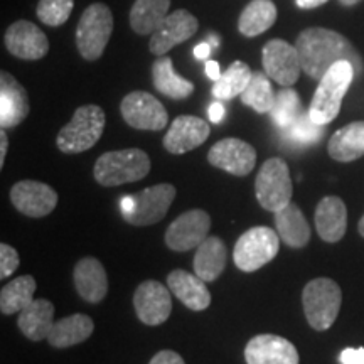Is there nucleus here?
Returning a JSON list of instances; mask_svg holds the SVG:
<instances>
[{"label": "nucleus", "mask_w": 364, "mask_h": 364, "mask_svg": "<svg viewBox=\"0 0 364 364\" xmlns=\"http://www.w3.org/2000/svg\"><path fill=\"white\" fill-rule=\"evenodd\" d=\"M297 48L302 71L321 80L338 61H349L356 73L363 71V59L348 38L324 27H309L299 34Z\"/></svg>", "instance_id": "nucleus-1"}, {"label": "nucleus", "mask_w": 364, "mask_h": 364, "mask_svg": "<svg viewBox=\"0 0 364 364\" xmlns=\"http://www.w3.org/2000/svg\"><path fill=\"white\" fill-rule=\"evenodd\" d=\"M354 75L356 70L351 63L338 61L318 80V86L309 107V115L316 124L327 125L339 115L344 95L348 93Z\"/></svg>", "instance_id": "nucleus-2"}, {"label": "nucleus", "mask_w": 364, "mask_h": 364, "mask_svg": "<svg viewBox=\"0 0 364 364\" xmlns=\"http://www.w3.org/2000/svg\"><path fill=\"white\" fill-rule=\"evenodd\" d=\"M150 172V157L140 149L105 152L95 162L93 176L105 188H117L127 182L144 179Z\"/></svg>", "instance_id": "nucleus-3"}, {"label": "nucleus", "mask_w": 364, "mask_h": 364, "mask_svg": "<svg viewBox=\"0 0 364 364\" xmlns=\"http://www.w3.org/2000/svg\"><path fill=\"white\" fill-rule=\"evenodd\" d=\"M105 112L97 105H83L68 124L59 130L56 145L65 154H81L102 139L105 130Z\"/></svg>", "instance_id": "nucleus-4"}, {"label": "nucleus", "mask_w": 364, "mask_h": 364, "mask_svg": "<svg viewBox=\"0 0 364 364\" xmlns=\"http://www.w3.org/2000/svg\"><path fill=\"white\" fill-rule=\"evenodd\" d=\"M343 292L331 279H316L309 282L302 292L304 312L312 329L327 331L339 316Z\"/></svg>", "instance_id": "nucleus-5"}, {"label": "nucleus", "mask_w": 364, "mask_h": 364, "mask_svg": "<svg viewBox=\"0 0 364 364\" xmlns=\"http://www.w3.org/2000/svg\"><path fill=\"white\" fill-rule=\"evenodd\" d=\"M113 33V14L105 4H91L76 27V46L86 61L102 58Z\"/></svg>", "instance_id": "nucleus-6"}, {"label": "nucleus", "mask_w": 364, "mask_h": 364, "mask_svg": "<svg viewBox=\"0 0 364 364\" xmlns=\"http://www.w3.org/2000/svg\"><path fill=\"white\" fill-rule=\"evenodd\" d=\"M292 179L284 159L272 157L263 164L255 179V194L267 211L277 213L292 203Z\"/></svg>", "instance_id": "nucleus-7"}, {"label": "nucleus", "mask_w": 364, "mask_h": 364, "mask_svg": "<svg viewBox=\"0 0 364 364\" xmlns=\"http://www.w3.org/2000/svg\"><path fill=\"white\" fill-rule=\"evenodd\" d=\"M279 233L268 226H255L245 231L235 245V265L245 273L260 270L279 253Z\"/></svg>", "instance_id": "nucleus-8"}, {"label": "nucleus", "mask_w": 364, "mask_h": 364, "mask_svg": "<svg viewBox=\"0 0 364 364\" xmlns=\"http://www.w3.org/2000/svg\"><path fill=\"white\" fill-rule=\"evenodd\" d=\"M125 124L136 130L159 132L166 129L169 115L164 105L147 91H132L120 103Z\"/></svg>", "instance_id": "nucleus-9"}, {"label": "nucleus", "mask_w": 364, "mask_h": 364, "mask_svg": "<svg viewBox=\"0 0 364 364\" xmlns=\"http://www.w3.org/2000/svg\"><path fill=\"white\" fill-rule=\"evenodd\" d=\"M176 198V188L172 184H157L139 191L132 196L130 213L124 216L127 223L134 226H149L162 221L169 213V208Z\"/></svg>", "instance_id": "nucleus-10"}, {"label": "nucleus", "mask_w": 364, "mask_h": 364, "mask_svg": "<svg viewBox=\"0 0 364 364\" xmlns=\"http://www.w3.org/2000/svg\"><path fill=\"white\" fill-rule=\"evenodd\" d=\"M262 63L268 78L287 88L297 83L302 73L297 48L284 39H272L263 46Z\"/></svg>", "instance_id": "nucleus-11"}, {"label": "nucleus", "mask_w": 364, "mask_h": 364, "mask_svg": "<svg viewBox=\"0 0 364 364\" xmlns=\"http://www.w3.org/2000/svg\"><path fill=\"white\" fill-rule=\"evenodd\" d=\"M211 218L203 209H191L176 218L166 231V245L172 252H189L198 248L209 236Z\"/></svg>", "instance_id": "nucleus-12"}, {"label": "nucleus", "mask_w": 364, "mask_h": 364, "mask_svg": "<svg viewBox=\"0 0 364 364\" xmlns=\"http://www.w3.org/2000/svg\"><path fill=\"white\" fill-rule=\"evenodd\" d=\"M208 161L216 169L226 171L238 177H245L255 169L257 150L245 140L230 136V139L220 140L209 149Z\"/></svg>", "instance_id": "nucleus-13"}, {"label": "nucleus", "mask_w": 364, "mask_h": 364, "mask_svg": "<svg viewBox=\"0 0 364 364\" xmlns=\"http://www.w3.org/2000/svg\"><path fill=\"white\" fill-rule=\"evenodd\" d=\"M198 19L189 11H186V9L174 11L152 33L149 43L150 53L159 58L166 56L177 44L186 43V41L193 38L198 33Z\"/></svg>", "instance_id": "nucleus-14"}, {"label": "nucleus", "mask_w": 364, "mask_h": 364, "mask_svg": "<svg viewBox=\"0 0 364 364\" xmlns=\"http://www.w3.org/2000/svg\"><path fill=\"white\" fill-rule=\"evenodd\" d=\"M134 307L140 322L147 326H161L172 312V300L167 287L161 282L145 280L136 287Z\"/></svg>", "instance_id": "nucleus-15"}, {"label": "nucleus", "mask_w": 364, "mask_h": 364, "mask_svg": "<svg viewBox=\"0 0 364 364\" xmlns=\"http://www.w3.org/2000/svg\"><path fill=\"white\" fill-rule=\"evenodd\" d=\"M11 201L14 208L29 218H44L56 209L58 193L51 186L39 181H21L12 186Z\"/></svg>", "instance_id": "nucleus-16"}, {"label": "nucleus", "mask_w": 364, "mask_h": 364, "mask_svg": "<svg viewBox=\"0 0 364 364\" xmlns=\"http://www.w3.org/2000/svg\"><path fill=\"white\" fill-rule=\"evenodd\" d=\"M6 48L12 56L38 61L49 51V41L38 26L29 21H17L7 27Z\"/></svg>", "instance_id": "nucleus-17"}, {"label": "nucleus", "mask_w": 364, "mask_h": 364, "mask_svg": "<svg viewBox=\"0 0 364 364\" xmlns=\"http://www.w3.org/2000/svg\"><path fill=\"white\" fill-rule=\"evenodd\" d=\"M247 364H299L297 348L285 338L260 334L248 341L245 348Z\"/></svg>", "instance_id": "nucleus-18"}, {"label": "nucleus", "mask_w": 364, "mask_h": 364, "mask_svg": "<svg viewBox=\"0 0 364 364\" xmlns=\"http://www.w3.org/2000/svg\"><path fill=\"white\" fill-rule=\"evenodd\" d=\"M209 134H211V129L203 118L181 115L172 122L169 132L164 136V149L167 152L181 156V154L191 152L203 145L209 139Z\"/></svg>", "instance_id": "nucleus-19"}, {"label": "nucleus", "mask_w": 364, "mask_h": 364, "mask_svg": "<svg viewBox=\"0 0 364 364\" xmlns=\"http://www.w3.org/2000/svg\"><path fill=\"white\" fill-rule=\"evenodd\" d=\"M27 91L11 73H0V125L2 129H14L29 115Z\"/></svg>", "instance_id": "nucleus-20"}, {"label": "nucleus", "mask_w": 364, "mask_h": 364, "mask_svg": "<svg viewBox=\"0 0 364 364\" xmlns=\"http://www.w3.org/2000/svg\"><path fill=\"white\" fill-rule=\"evenodd\" d=\"M76 292L85 302L98 304L108 294V277L102 262L93 257L81 258L73 270Z\"/></svg>", "instance_id": "nucleus-21"}, {"label": "nucleus", "mask_w": 364, "mask_h": 364, "mask_svg": "<svg viewBox=\"0 0 364 364\" xmlns=\"http://www.w3.org/2000/svg\"><path fill=\"white\" fill-rule=\"evenodd\" d=\"M167 287L191 311H204L211 306V292L206 282L186 270H172L167 275Z\"/></svg>", "instance_id": "nucleus-22"}, {"label": "nucleus", "mask_w": 364, "mask_h": 364, "mask_svg": "<svg viewBox=\"0 0 364 364\" xmlns=\"http://www.w3.org/2000/svg\"><path fill=\"white\" fill-rule=\"evenodd\" d=\"M317 233L327 243H336L343 238L348 228V209L341 198L327 196L316 208Z\"/></svg>", "instance_id": "nucleus-23"}, {"label": "nucleus", "mask_w": 364, "mask_h": 364, "mask_svg": "<svg viewBox=\"0 0 364 364\" xmlns=\"http://www.w3.org/2000/svg\"><path fill=\"white\" fill-rule=\"evenodd\" d=\"M17 326L29 341L39 343V341L48 339L54 326V306L46 299L33 300L19 312Z\"/></svg>", "instance_id": "nucleus-24"}, {"label": "nucleus", "mask_w": 364, "mask_h": 364, "mask_svg": "<svg viewBox=\"0 0 364 364\" xmlns=\"http://www.w3.org/2000/svg\"><path fill=\"white\" fill-rule=\"evenodd\" d=\"M93 318L86 316V314H73V316L63 317L58 322H54L48 341L53 348L65 349L85 343L93 334Z\"/></svg>", "instance_id": "nucleus-25"}, {"label": "nucleus", "mask_w": 364, "mask_h": 364, "mask_svg": "<svg viewBox=\"0 0 364 364\" xmlns=\"http://www.w3.org/2000/svg\"><path fill=\"white\" fill-rule=\"evenodd\" d=\"M275 228L280 240L290 248H304L311 240V226L294 203L275 213Z\"/></svg>", "instance_id": "nucleus-26"}, {"label": "nucleus", "mask_w": 364, "mask_h": 364, "mask_svg": "<svg viewBox=\"0 0 364 364\" xmlns=\"http://www.w3.org/2000/svg\"><path fill=\"white\" fill-rule=\"evenodd\" d=\"M226 247L218 236H208L194 255V273L204 282H215L226 267Z\"/></svg>", "instance_id": "nucleus-27"}, {"label": "nucleus", "mask_w": 364, "mask_h": 364, "mask_svg": "<svg viewBox=\"0 0 364 364\" xmlns=\"http://www.w3.org/2000/svg\"><path fill=\"white\" fill-rule=\"evenodd\" d=\"M329 156L338 162H353L364 156V122H353L331 136Z\"/></svg>", "instance_id": "nucleus-28"}, {"label": "nucleus", "mask_w": 364, "mask_h": 364, "mask_svg": "<svg viewBox=\"0 0 364 364\" xmlns=\"http://www.w3.org/2000/svg\"><path fill=\"white\" fill-rule=\"evenodd\" d=\"M152 80L159 93L172 100H186L194 91V85L174 71V65L169 56H161L154 63Z\"/></svg>", "instance_id": "nucleus-29"}, {"label": "nucleus", "mask_w": 364, "mask_h": 364, "mask_svg": "<svg viewBox=\"0 0 364 364\" xmlns=\"http://www.w3.org/2000/svg\"><path fill=\"white\" fill-rule=\"evenodd\" d=\"M171 0H135L130 9V26L136 34H152L169 16Z\"/></svg>", "instance_id": "nucleus-30"}, {"label": "nucleus", "mask_w": 364, "mask_h": 364, "mask_svg": "<svg viewBox=\"0 0 364 364\" xmlns=\"http://www.w3.org/2000/svg\"><path fill=\"white\" fill-rule=\"evenodd\" d=\"M277 21V7L272 0H253L241 12L238 31L247 38L267 33Z\"/></svg>", "instance_id": "nucleus-31"}, {"label": "nucleus", "mask_w": 364, "mask_h": 364, "mask_svg": "<svg viewBox=\"0 0 364 364\" xmlns=\"http://www.w3.org/2000/svg\"><path fill=\"white\" fill-rule=\"evenodd\" d=\"M36 280L31 275H22L9 282L0 290V311L4 316H14L19 314L34 300Z\"/></svg>", "instance_id": "nucleus-32"}, {"label": "nucleus", "mask_w": 364, "mask_h": 364, "mask_svg": "<svg viewBox=\"0 0 364 364\" xmlns=\"http://www.w3.org/2000/svg\"><path fill=\"white\" fill-rule=\"evenodd\" d=\"M253 73L250 66L243 61L231 63L230 68L223 73L221 78L213 85V97L218 100H231L235 97H241L250 81H252Z\"/></svg>", "instance_id": "nucleus-33"}, {"label": "nucleus", "mask_w": 364, "mask_h": 364, "mask_svg": "<svg viewBox=\"0 0 364 364\" xmlns=\"http://www.w3.org/2000/svg\"><path fill=\"white\" fill-rule=\"evenodd\" d=\"M275 97L277 95L273 93L268 76L263 73H253L252 81L240 98L243 105L253 108L257 113H270L273 105H275Z\"/></svg>", "instance_id": "nucleus-34"}, {"label": "nucleus", "mask_w": 364, "mask_h": 364, "mask_svg": "<svg viewBox=\"0 0 364 364\" xmlns=\"http://www.w3.org/2000/svg\"><path fill=\"white\" fill-rule=\"evenodd\" d=\"M302 113V105H300V98L297 91L289 88L280 90L275 97V105H273L270 115L280 129H289L295 120Z\"/></svg>", "instance_id": "nucleus-35"}, {"label": "nucleus", "mask_w": 364, "mask_h": 364, "mask_svg": "<svg viewBox=\"0 0 364 364\" xmlns=\"http://www.w3.org/2000/svg\"><path fill=\"white\" fill-rule=\"evenodd\" d=\"M285 130L287 139H289L290 142L307 145L321 140L322 134H324V125L316 124L311 118V115H309V112H302L297 120Z\"/></svg>", "instance_id": "nucleus-36"}, {"label": "nucleus", "mask_w": 364, "mask_h": 364, "mask_svg": "<svg viewBox=\"0 0 364 364\" xmlns=\"http://www.w3.org/2000/svg\"><path fill=\"white\" fill-rule=\"evenodd\" d=\"M75 0H39L38 14L39 21L49 27H59L70 19Z\"/></svg>", "instance_id": "nucleus-37"}, {"label": "nucleus", "mask_w": 364, "mask_h": 364, "mask_svg": "<svg viewBox=\"0 0 364 364\" xmlns=\"http://www.w3.org/2000/svg\"><path fill=\"white\" fill-rule=\"evenodd\" d=\"M19 263V253H17L11 245H0V279L6 280L7 277H11L12 273L17 270Z\"/></svg>", "instance_id": "nucleus-38"}, {"label": "nucleus", "mask_w": 364, "mask_h": 364, "mask_svg": "<svg viewBox=\"0 0 364 364\" xmlns=\"http://www.w3.org/2000/svg\"><path fill=\"white\" fill-rule=\"evenodd\" d=\"M341 364H364V348H346L339 356Z\"/></svg>", "instance_id": "nucleus-39"}, {"label": "nucleus", "mask_w": 364, "mask_h": 364, "mask_svg": "<svg viewBox=\"0 0 364 364\" xmlns=\"http://www.w3.org/2000/svg\"><path fill=\"white\" fill-rule=\"evenodd\" d=\"M149 364H186L184 359L181 358V354L176 351H169V349H164V351L157 353L156 356L150 359Z\"/></svg>", "instance_id": "nucleus-40"}, {"label": "nucleus", "mask_w": 364, "mask_h": 364, "mask_svg": "<svg viewBox=\"0 0 364 364\" xmlns=\"http://www.w3.org/2000/svg\"><path fill=\"white\" fill-rule=\"evenodd\" d=\"M208 115H209V120H211L213 124H220L223 118H225V107H223V103H220V102L213 103L211 107H209Z\"/></svg>", "instance_id": "nucleus-41"}, {"label": "nucleus", "mask_w": 364, "mask_h": 364, "mask_svg": "<svg viewBox=\"0 0 364 364\" xmlns=\"http://www.w3.org/2000/svg\"><path fill=\"white\" fill-rule=\"evenodd\" d=\"M211 51H213L211 44L201 43L194 48V56H196V59H199V61H204V59H208L209 56H211Z\"/></svg>", "instance_id": "nucleus-42"}, {"label": "nucleus", "mask_w": 364, "mask_h": 364, "mask_svg": "<svg viewBox=\"0 0 364 364\" xmlns=\"http://www.w3.org/2000/svg\"><path fill=\"white\" fill-rule=\"evenodd\" d=\"M7 149H9V139H7V132L6 129H2L0 132V169L6 164V156H7Z\"/></svg>", "instance_id": "nucleus-43"}, {"label": "nucleus", "mask_w": 364, "mask_h": 364, "mask_svg": "<svg viewBox=\"0 0 364 364\" xmlns=\"http://www.w3.org/2000/svg\"><path fill=\"white\" fill-rule=\"evenodd\" d=\"M206 75L209 76V78H211L213 81H218L221 78V70H220V65H218L216 61H206Z\"/></svg>", "instance_id": "nucleus-44"}, {"label": "nucleus", "mask_w": 364, "mask_h": 364, "mask_svg": "<svg viewBox=\"0 0 364 364\" xmlns=\"http://www.w3.org/2000/svg\"><path fill=\"white\" fill-rule=\"evenodd\" d=\"M327 0H295V4L300 9H316L318 6H324Z\"/></svg>", "instance_id": "nucleus-45"}, {"label": "nucleus", "mask_w": 364, "mask_h": 364, "mask_svg": "<svg viewBox=\"0 0 364 364\" xmlns=\"http://www.w3.org/2000/svg\"><path fill=\"white\" fill-rule=\"evenodd\" d=\"M343 6H356V4L361 2V0H339Z\"/></svg>", "instance_id": "nucleus-46"}, {"label": "nucleus", "mask_w": 364, "mask_h": 364, "mask_svg": "<svg viewBox=\"0 0 364 364\" xmlns=\"http://www.w3.org/2000/svg\"><path fill=\"white\" fill-rule=\"evenodd\" d=\"M358 230H359V235H361V236H363V238H364V216L361 218V220H359Z\"/></svg>", "instance_id": "nucleus-47"}]
</instances>
